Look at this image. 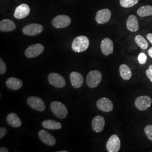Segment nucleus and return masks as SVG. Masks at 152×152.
Listing matches in <instances>:
<instances>
[{"mask_svg":"<svg viewBox=\"0 0 152 152\" xmlns=\"http://www.w3.org/2000/svg\"><path fill=\"white\" fill-rule=\"evenodd\" d=\"M102 80V75L97 70L90 71L86 77L87 86L90 88H95L100 84Z\"/></svg>","mask_w":152,"mask_h":152,"instance_id":"obj_3","label":"nucleus"},{"mask_svg":"<svg viewBox=\"0 0 152 152\" xmlns=\"http://www.w3.org/2000/svg\"><path fill=\"white\" fill-rule=\"evenodd\" d=\"M16 25L15 23L10 19H4L0 22L1 32H11L15 30Z\"/></svg>","mask_w":152,"mask_h":152,"instance_id":"obj_19","label":"nucleus"},{"mask_svg":"<svg viewBox=\"0 0 152 152\" xmlns=\"http://www.w3.org/2000/svg\"><path fill=\"white\" fill-rule=\"evenodd\" d=\"M152 103L151 98L149 96H140L136 98L135 105L136 108L140 110H145L149 108Z\"/></svg>","mask_w":152,"mask_h":152,"instance_id":"obj_8","label":"nucleus"},{"mask_svg":"<svg viewBox=\"0 0 152 152\" xmlns=\"http://www.w3.org/2000/svg\"><path fill=\"white\" fill-rule=\"evenodd\" d=\"M71 19L69 16L65 15H60L56 16L52 21L53 26L56 28H64L70 25Z\"/></svg>","mask_w":152,"mask_h":152,"instance_id":"obj_6","label":"nucleus"},{"mask_svg":"<svg viewBox=\"0 0 152 152\" xmlns=\"http://www.w3.org/2000/svg\"><path fill=\"white\" fill-rule=\"evenodd\" d=\"M148 69H149L150 71H151V72H152V65H149Z\"/></svg>","mask_w":152,"mask_h":152,"instance_id":"obj_35","label":"nucleus"},{"mask_svg":"<svg viewBox=\"0 0 152 152\" xmlns=\"http://www.w3.org/2000/svg\"><path fill=\"white\" fill-rule=\"evenodd\" d=\"M31 9L26 4H23L18 6L15 10L14 17L18 19H22L26 18L29 14Z\"/></svg>","mask_w":152,"mask_h":152,"instance_id":"obj_14","label":"nucleus"},{"mask_svg":"<svg viewBox=\"0 0 152 152\" xmlns=\"http://www.w3.org/2000/svg\"><path fill=\"white\" fill-rule=\"evenodd\" d=\"M144 132L148 138L152 141V125H147L144 129Z\"/></svg>","mask_w":152,"mask_h":152,"instance_id":"obj_27","label":"nucleus"},{"mask_svg":"<svg viewBox=\"0 0 152 152\" xmlns=\"http://www.w3.org/2000/svg\"><path fill=\"white\" fill-rule=\"evenodd\" d=\"M43 29L44 28L42 25L37 23H32L23 28V32L27 36H34L40 34L43 31Z\"/></svg>","mask_w":152,"mask_h":152,"instance_id":"obj_4","label":"nucleus"},{"mask_svg":"<svg viewBox=\"0 0 152 152\" xmlns=\"http://www.w3.org/2000/svg\"><path fill=\"white\" fill-rule=\"evenodd\" d=\"M120 75L124 80H129L132 77V72L128 65L122 64L120 66Z\"/></svg>","mask_w":152,"mask_h":152,"instance_id":"obj_23","label":"nucleus"},{"mask_svg":"<svg viewBox=\"0 0 152 152\" xmlns=\"http://www.w3.org/2000/svg\"><path fill=\"white\" fill-rule=\"evenodd\" d=\"M148 40L152 44V33H148L147 35Z\"/></svg>","mask_w":152,"mask_h":152,"instance_id":"obj_32","label":"nucleus"},{"mask_svg":"<svg viewBox=\"0 0 152 152\" xmlns=\"http://www.w3.org/2000/svg\"><path fill=\"white\" fill-rule=\"evenodd\" d=\"M6 85L7 87L12 90H18L22 87L23 82L17 78L10 77L7 80Z\"/></svg>","mask_w":152,"mask_h":152,"instance_id":"obj_20","label":"nucleus"},{"mask_svg":"<svg viewBox=\"0 0 152 152\" xmlns=\"http://www.w3.org/2000/svg\"><path fill=\"white\" fill-rule=\"evenodd\" d=\"M6 72V66L4 61L1 58L0 59V74L4 75Z\"/></svg>","mask_w":152,"mask_h":152,"instance_id":"obj_29","label":"nucleus"},{"mask_svg":"<svg viewBox=\"0 0 152 152\" xmlns=\"http://www.w3.org/2000/svg\"><path fill=\"white\" fill-rule=\"evenodd\" d=\"M126 26L129 31L131 32H136L139 28L137 18L134 15H130L127 18L126 22Z\"/></svg>","mask_w":152,"mask_h":152,"instance_id":"obj_18","label":"nucleus"},{"mask_svg":"<svg viewBox=\"0 0 152 152\" xmlns=\"http://www.w3.org/2000/svg\"><path fill=\"white\" fill-rule=\"evenodd\" d=\"M68 151H59V152H67Z\"/></svg>","mask_w":152,"mask_h":152,"instance_id":"obj_36","label":"nucleus"},{"mask_svg":"<svg viewBox=\"0 0 152 152\" xmlns=\"http://www.w3.org/2000/svg\"><path fill=\"white\" fill-rule=\"evenodd\" d=\"M6 121L9 125L15 128L20 127L22 124V121L19 118L18 115L14 113H11L7 116Z\"/></svg>","mask_w":152,"mask_h":152,"instance_id":"obj_21","label":"nucleus"},{"mask_svg":"<svg viewBox=\"0 0 152 152\" xmlns=\"http://www.w3.org/2000/svg\"><path fill=\"white\" fill-rule=\"evenodd\" d=\"M105 124V121L103 117L101 115H97L92 120V130L96 132H100L103 130Z\"/></svg>","mask_w":152,"mask_h":152,"instance_id":"obj_16","label":"nucleus"},{"mask_svg":"<svg viewBox=\"0 0 152 152\" xmlns=\"http://www.w3.org/2000/svg\"><path fill=\"white\" fill-rule=\"evenodd\" d=\"M146 75L150 80V81L152 82V72L150 71L149 69H148L146 71Z\"/></svg>","mask_w":152,"mask_h":152,"instance_id":"obj_31","label":"nucleus"},{"mask_svg":"<svg viewBox=\"0 0 152 152\" xmlns=\"http://www.w3.org/2000/svg\"><path fill=\"white\" fill-rule=\"evenodd\" d=\"M112 12L108 9H101L97 12L95 16V20L98 24H103L110 20Z\"/></svg>","mask_w":152,"mask_h":152,"instance_id":"obj_11","label":"nucleus"},{"mask_svg":"<svg viewBox=\"0 0 152 152\" xmlns=\"http://www.w3.org/2000/svg\"><path fill=\"white\" fill-rule=\"evenodd\" d=\"M100 48L103 54L108 56L113 53L114 44L110 38H104L101 42Z\"/></svg>","mask_w":152,"mask_h":152,"instance_id":"obj_13","label":"nucleus"},{"mask_svg":"<svg viewBox=\"0 0 152 152\" xmlns=\"http://www.w3.org/2000/svg\"><path fill=\"white\" fill-rule=\"evenodd\" d=\"M27 103L32 108L39 112H42L46 108L44 101L36 96H30L28 98Z\"/></svg>","mask_w":152,"mask_h":152,"instance_id":"obj_10","label":"nucleus"},{"mask_svg":"<svg viewBox=\"0 0 152 152\" xmlns=\"http://www.w3.org/2000/svg\"><path fill=\"white\" fill-rule=\"evenodd\" d=\"M38 136L39 139L44 144L49 146H54L56 144V140L54 137L46 131L43 130L39 131L38 132Z\"/></svg>","mask_w":152,"mask_h":152,"instance_id":"obj_15","label":"nucleus"},{"mask_svg":"<svg viewBox=\"0 0 152 152\" xmlns=\"http://www.w3.org/2000/svg\"><path fill=\"white\" fill-rule=\"evenodd\" d=\"M70 80L73 87L78 88H80L83 83V77L78 72H72L70 74Z\"/></svg>","mask_w":152,"mask_h":152,"instance_id":"obj_17","label":"nucleus"},{"mask_svg":"<svg viewBox=\"0 0 152 152\" xmlns=\"http://www.w3.org/2000/svg\"><path fill=\"white\" fill-rule=\"evenodd\" d=\"M139 0H120L121 6L124 8H130L136 5Z\"/></svg>","mask_w":152,"mask_h":152,"instance_id":"obj_26","label":"nucleus"},{"mask_svg":"<svg viewBox=\"0 0 152 152\" xmlns=\"http://www.w3.org/2000/svg\"><path fill=\"white\" fill-rule=\"evenodd\" d=\"M137 60L140 64L143 65L147 63V56L146 54L144 53H141L138 55Z\"/></svg>","mask_w":152,"mask_h":152,"instance_id":"obj_28","label":"nucleus"},{"mask_svg":"<svg viewBox=\"0 0 152 152\" xmlns=\"http://www.w3.org/2000/svg\"><path fill=\"white\" fill-rule=\"evenodd\" d=\"M7 132V130L4 127L0 128V139H2L4 136H5Z\"/></svg>","mask_w":152,"mask_h":152,"instance_id":"obj_30","label":"nucleus"},{"mask_svg":"<svg viewBox=\"0 0 152 152\" xmlns=\"http://www.w3.org/2000/svg\"><path fill=\"white\" fill-rule=\"evenodd\" d=\"M49 83L56 88H63L66 84L65 79L63 76L56 73H51L48 76Z\"/></svg>","mask_w":152,"mask_h":152,"instance_id":"obj_7","label":"nucleus"},{"mask_svg":"<svg viewBox=\"0 0 152 152\" xmlns=\"http://www.w3.org/2000/svg\"><path fill=\"white\" fill-rule=\"evenodd\" d=\"M0 152H8L9 151L7 148H6L5 147H1L0 148Z\"/></svg>","mask_w":152,"mask_h":152,"instance_id":"obj_33","label":"nucleus"},{"mask_svg":"<svg viewBox=\"0 0 152 152\" xmlns=\"http://www.w3.org/2000/svg\"><path fill=\"white\" fill-rule=\"evenodd\" d=\"M89 44V39L86 36H80L75 38L73 41L72 48L75 52L82 53L88 49Z\"/></svg>","mask_w":152,"mask_h":152,"instance_id":"obj_1","label":"nucleus"},{"mask_svg":"<svg viewBox=\"0 0 152 152\" xmlns=\"http://www.w3.org/2000/svg\"><path fill=\"white\" fill-rule=\"evenodd\" d=\"M148 54L152 59V48H151L150 49L148 50Z\"/></svg>","mask_w":152,"mask_h":152,"instance_id":"obj_34","label":"nucleus"},{"mask_svg":"<svg viewBox=\"0 0 152 152\" xmlns=\"http://www.w3.org/2000/svg\"><path fill=\"white\" fill-rule=\"evenodd\" d=\"M44 46L41 44H37L29 46L25 51V55L28 58H34L41 54L44 51Z\"/></svg>","mask_w":152,"mask_h":152,"instance_id":"obj_5","label":"nucleus"},{"mask_svg":"<svg viewBox=\"0 0 152 152\" xmlns=\"http://www.w3.org/2000/svg\"><path fill=\"white\" fill-rule=\"evenodd\" d=\"M106 148L108 152H118L121 148V140L117 135H113L109 138L106 144Z\"/></svg>","mask_w":152,"mask_h":152,"instance_id":"obj_9","label":"nucleus"},{"mask_svg":"<svg viewBox=\"0 0 152 152\" xmlns=\"http://www.w3.org/2000/svg\"><path fill=\"white\" fill-rule=\"evenodd\" d=\"M98 108L105 112H110L113 109V104L112 101L107 98H102L99 99L96 102Z\"/></svg>","mask_w":152,"mask_h":152,"instance_id":"obj_12","label":"nucleus"},{"mask_svg":"<svg viewBox=\"0 0 152 152\" xmlns=\"http://www.w3.org/2000/svg\"><path fill=\"white\" fill-rule=\"evenodd\" d=\"M50 109L55 115L60 118H65L68 114V110L65 105L59 102L54 101L50 105Z\"/></svg>","mask_w":152,"mask_h":152,"instance_id":"obj_2","label":"nucleus"},{"mask_svg":"<svg viewBox=\"0 0 152 152\" xmlns=\"http://www.w3.org/2000/svg\"><path fill=\"white\" fill-rule=\"evenodd\" d=\"M136 44L143 50H146L148 48V43L146 39L141 35H137L135 38Z\"/></svg>","mask_w":152,"mask_h":152,"instance_id":"obj_25","label":"nucleus"},{"mask_svg":"<svg viewBox=\"0 0 152 152\" xmlns=\"http://www.w3.org/2000/svg\"><path fill=\"white\" fill-rule=\"evenodd\" d=\"M137 14L140 17L152 16V6L145 5L141 6L137 10Z\"/></svg>","mask_w":152,"mask_h":152,"instance_id":"obj_24","label":"nucleus"},{"mask_svg":"<svg viewBox=\"0 0 152 152\" xmlns=\"http://www.w3.org/2000/svg\"><path fill=\"white\" fill-rule=\"evenodd\" d=\"M42 125L43 127L49 130H59L62 127L60 122L51 120H45Z\"/></svg>","mask_w":152,"mask_h":152,"instance_id":"obj_22","label":"nucleus"}]
</instances>
